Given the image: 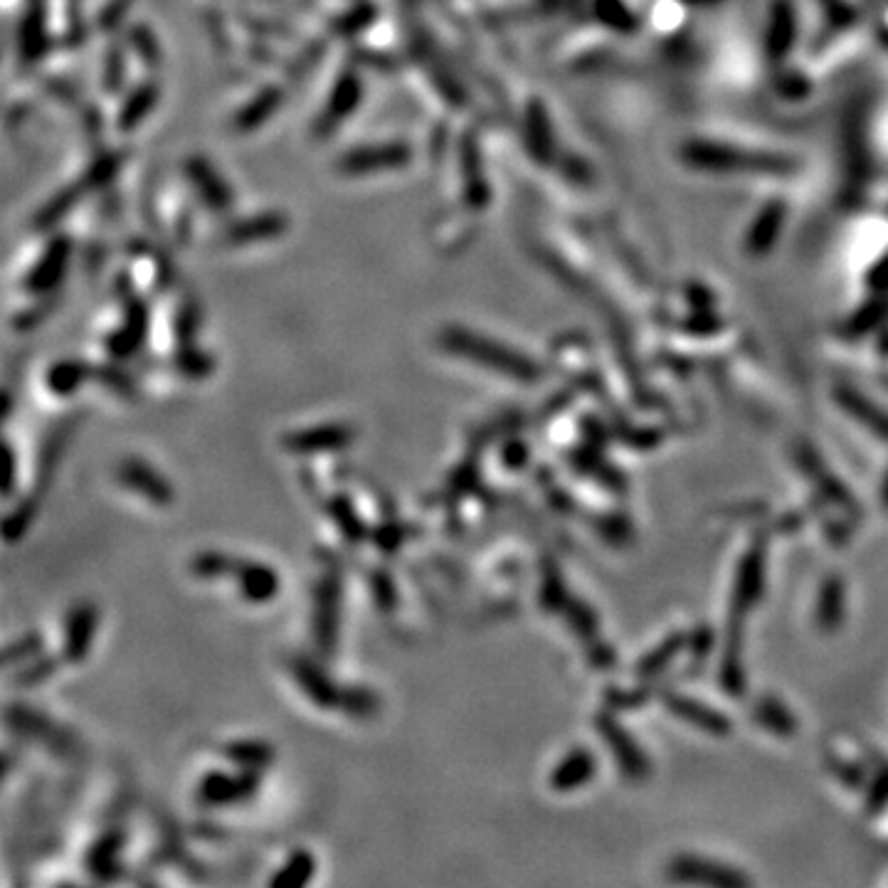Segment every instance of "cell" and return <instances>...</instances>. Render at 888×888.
<instances>
[{"label":"cell","mask_w":888,"mask_h":888,"mask_svg":"<svg viewBox=\"0 0 888 888\" xmlns=\"http://www.w3.org/2000/svg\"><path fill=\"white\" fill-rule=\"evenodd\" d=\"M440 346L444 351L454 353L459 358L479 363V366L496 370V373L514 378L518 383H538L541 380V368L536 361L523 356L516 348L504 346L499 341L481 336L477 331H469L464 326H447L440 333Z\"/></svg>","instance_id":"1"},{"label":"cell","mask_w":888,"mask_h":888,"mask_svg":"<svg viewBox=\"0 0 888 888\" xmlns=\"http://www.w3.org/2000/svg\"><path fill=\"white\" fill-rule=\"evenodd\" d=\"M684 158L691 166L708 168V171H736V173H787L795 163L787 156L763 151H748L738 146L703 144L694 141L684 148Z\"/></svg>","instance_id":"2"},{"label":"cell","mask_w":888,"mask_h":888,"mask_svg":"<svg viewBox=\"0 0 888 888\" xmlns=\"http://www.w3.org/2000/svg\"><path fill=\"white\" fill-rule=\"evenodd\" d=\"M412 161V148L405 141H388V144L351 148L338 161V171L343 176H366L375 171H398Z\"/></svg>","instance_id":"3"},{"label":"cell","mask_w":888,"mask_h":888,"mask_svg":"<svg viewBox=\"0 0 888 888\" xmlns=\"http://www.w3.org/2000/svg\"><path fill=\"white\" fill-rule=\"evenodd\" d=\"M597 733L605 740V745L610 748V753L615 755L617 765H620L622 775L629 780H644L649 775V760L644 755V750L639 748V743L629 736V731L617 721L612 713H600L595 718Z\"/></svg>","instance_id":"4"},{"label":"cell","mask_w":888,"mask_h":888,"mask_svg":"<svg viewBox=\"0 0 888 888\" xmlns=\"http://www.w3.org/2000/svg\"><path fill=\"white\" fill-rule=\"evenodd\" d=\"M669 879L679 881V884H699V886H716V888H740L748 886L740 871L733 866L718 864V861L703 859V856H676L669 864Z\"/></svg>","instance_id":"5"},{"label":"cell","mask_w":888,"mask_h":888,"mask_svg":"<svg viewBox=\"0 0 888 888\" xmlns=\"http://www.w3.org/2000/svg\"><path fill=\"white\" fill-rule=\"evenodd\" d=\"M765 592V553L763 548H750L740 558L736 568V580H733V617L736 622L743 615H748L760 602Z\"/></svg>","instance_id":"6"},{"label":"cell","mask_w":888,"mask_h":888,"mask_svg":"<svg viewBox=\"0 0 888 888\" xmlns=\"http://www.w3.org/2000/svg\"><path fill=\"white\" fill-rule=\"evenodd\" d=\"M314 639L321 654H331L338 637V610H341V583L333 573L324 575L314 595Z\"/></svg>","instance_id":"7"},{"label":"cell","mask_w":888,"mask_h":888,"mask_svg":"<svg viewBox=\"0 0 888 888\" xmlns=\"http://www.w3.org/2000/svg\"><path fill=\"white\" fill-rule=\"evenodd\" d=\"M259 787L257 770H242L237 775L210 773L200 780L198 797L208 807H225L235 802H245L255 795Z\"/></svg>","instance_id":"8"},{"label":"cell","mask_w":888,"mask_h":888,"mask_svg":"<svg viewBox=\"0 0 888 888\" xmlns=\"http://www.w3.org/2000/svg\"><path fill=\"white\" fill-rule=\"evenodd\" d=\"M353 427L346 422H324V425L306 427V430L289 432L284 435L282 447L296 454H316V452H336L353 442Z\"/></svg>","instance_id":"9"},{"label":"cell","mask_w":888,"mask_h":888,"mask_svg":"<svg viewBox=\"0 0 888 888\" xmlns=\"http://www.w3.org/2000/svg\"><path fill=\"white\" fill-rule=\"evenodd\" d=\"M664 703H666V708H669L671 716L681 718V721L689 723V726H694V728H699V731L708 733V736H713V738L731 736L733 723L728 721V716H723L718 708L708 706V703H703L699 699H691V696H684V694L666 696Z\"/></svg>","instance_id":"10"},{"label":"cell","mask_w":888,"mask_h":888,"mask_svg":"<svg viewBox=\"0 0 888 888\" xmlns=\"http://www.w3.org/2000/svg\"><path fill=\"white\" fill-rule=\"evenodd\" d=\"M72 245L65 235L55 237L50 245L45 247L42 257L37 259L35 267L30 269L28 279H25V289L33 294H50L55 292L57 284L65 277V269L70 264Z\"/></svg>","instance_id":"11"},{"label":"cell","mask_w":888,"mask_h":888,"mask_svg":"<svg viewBox=\"0 0 888 888\" xmlns=\"http://www.w3.org/2000/svg\"><path fill=\"white\" fill-rule=\"evenodd\" d=\"M361 97H363L361 77H358L356 72H343L341 77H338V82L333 84L324 114H321L319 124H316V134L329 136L333 129H338V126L358 109Z\"/></svg>","instance_id":"12"},{"label":"cell","mask_w":888,"mask_h":888,"mask_svg":"<svg viewBox=\"0 0 888 888\" xmlns=\"http://www.w3.org/2000/svg\"><path fill=\"white\" fill-rule=\"evenodd\" d=\"M292 674L299 681V686L304 689V694L309 696L316 706L321 708H341L343 699H346V686H338L336 681L321 669L319 664H314L311 659H294L292 662Z\"/></svg>","instance_id":"13"},{"label":"cell","mask_w":888,"mask_h":888,"mask_svg":"<svg viewBox=\"0 0 888 888\" xmlns=\"http://www.w3.org/2000/svg\"><path fill=\"white\" fill-rule=\"evenodd\" d=\"M99 622V610L89 600L77 602L65 622V659L67 662H84L92 647L94 629Z\"/></svg>","instance_id":"14"},{"label":"cell","mask_w":888,"mask_h":888,"mask_svg":"<svg viewBox=\"0 0 888 888\" xmlns=\"http://www.w3.org/2000/svg\"><path fill=\"white\" fill-rule=\"evenodd\" d=\"M116 477H119L121 484L139 491L141 496H146L148 501H153V504L158 506H168L173 504V499H176V496H173V486L168 484V479H163L156 469L148 467V464L141 462V459H124V462L119 464V474H116Z\"/></svg>","instance_id":"15"},{"label":"cell","mask_w":888,"mask_h":888,"mask_svg":"<svg viewBox=\"0 0 888 888\" xmlns=\"http://www.w3.org/2000/svg\"><path fill=\"white\" fill-rule=\"evenodd\" d=\"M232 580L240 585V592L250 602H269L279 592V575L269 565L255 563V560H235Z\"/></svg>","instance_id":"16"},{"label":"cell","mask_w":888,"mask_h":888,"mask_svg":"<svg viewBox=\"0 0 888 888\" xmlns=\"http://www.w3.org/2000/svg\"><path fill=\"white\" fill-rule=\"evenodd\" d=\"M8 721L13 723L18 731L28 733V736H33L37 740H42V743L50 745L55 753H72V750L77 748V743H74V738L70 736V733H65L62 728H57L50 718L37 716V713H33L30 708H25V706L10 708Z\"/></svg>","instance_id":"17"},{"label":"cell","mask_w":888,"mask_h":888,"mask_svg":"<svg viewBox=\"0 0 888 888\" xmlns=\"http://www.w3.org/2000/svg\"><path fill=\"white\" fill-rule=\"evenodd\" d=\"M834 403L842 407L849 417H854L859 425H864L866 430H871L876 437L888 442V412L884 407L871 403L866 395H861L859 390L849 388V385H839V388H834Z\"/></svg>","instance_id":"18"},{"label":"cell","mask_w":888,"mask_h":888,"mask_svg":"<svg viewBox=\"0 0 888 888\" xmlns=\"http://www.w3.org/2000/svg\"><path fill=\"white\" fill-rule=\"evenodd\" d=\"M595 773H597L595 755H592L588 748H575L555 765L551 780L548 782H551L555 792L565 795V792H575L583 785H588L592 777H595Z\"/></svg>","instance_id":"19"},{"label":"cell","mask_w":888,"mask_h":888,"mask_svg":"<svg viewBox=\"0 0 888 888\" xmlns=\"http://www.w3.org/2000/svg\"><path fill=\"white\" fill-rule=\"evenodd\" d=\"M289 227V220L284 213H262L252 215L247 220L232 222L225 230L227 245H252V242L274 240Z\"/></svg>","instance_id":"20"},{"label":"cell","mask_w":888,"mask_h":888,"mask_svg":"<svg viewBox=\"0 0 888 888\" xmlns=\"http://www.w3.org/2000/svg\"><path fill=\"white\" fill-rule=\"evenodd\" d=\"M185 173H188L193 188L203 195L205 203L213 210H227L232 205V193L227 188L225 181L215 173V168L205 161L203 156H193L185 163Z\"/></svg>","instance_id":"21"},{"label":"cell","mask_w":888,"mask_h":888,"mask_svg":"<svg viewBox=\"0 0 888 888\" xmlns=\"http://www.w3.org/2000/svg\"><path fill=\"white\" fill-rule=\"evenodd\" d=\"M844 602H847V590H844V580L839 575H829L824 578V583L819 585L817 595V607H814V620L822 632H834L844 620Z\"/></svg>","instance_id":"22"},{"label":"cell","mask_w":888,"mask_h":888,"mask_svg":"<svg viewBox=\"0 0 888 888\" xmlns=\"http://www.w3.org/2000/svg\"><path fill=\"white\" fill-rule=\"evenodd\" d=\"M146 329H148V311L141 301H136V304H131L129 311H126L124 326L109 336L107 343L109 351L114 353L116 358L131 356V353H134L136 348H141V343H144Z\"/></svg>","instance_id":"23"},{"label":"cell","mask_w":888,"mask_h":888,"mask_svg":"<svg viewBox=\"0 0 888 888\" xmlns=\"http://www.w3.org/2000/svg\"><path fill=\"white\" fill-rule=\"evenodd\" d=\"M753 718L758 721V726H763L773 736L792 738L797 733V718L792 716V711L785 703L773 699V696H763V699L755 703Z\"/></svg>","instance_id":"24"},{"label":"cell","mask_w":888,"mask_h":888,"mask_svg":"<svg viewBox=\"0 0 888 888\" xmlns=\"http://www.w3.org/2000/svg\"><path fill=\"white\" fill-rule=\"evenodd\" d=\"M782 220H785V205L782 203H770L763 213L758 215V220L753 222L748 235V250L753 255H763L770 247L775 245L777 235H780Z\"/></svg>","instance_id":"25"},{"label":"cell","mask_w":888,"mask_h":888,"mask_svg":"<svg viewBox=\"0 0 888 888\" xmlns=\"http://www.w3.org/2000/svg\"><path fill=\"white\" fill-rule=\"evenodd\" d=\"M156 102H158L156 84H141V87H136L134 92L124 99V104H121L119 114H116V126H119L121 131H134L136 126L151 114Z\"/></svg>","instance_id":"26"},{"label":"cell","mask_w":888,"mask_h":888,"mask_svg":"<svg viewBox=\"0 0 888 888\" xmlns=\"http://www.w3.org/2000/svg\"><path fill=\"white\" fill-rule=\"evenodd\" d=\"M721 686L728 696L740 699L745 691V671H743V659H740V634H738V622L733 625V632L728 634L726 649H723L721 659Z\"/></svg>","instance_id":"27"},{"label":"cell","mask_w":888,"mask_h":888,"mask_svg":"<svg viewBox=\"0 0 888 888\" xmlns=\"http://www.w3.org/2000/svg\"><path fill=\"white\" fill-rule=\"evenodd\" d=\"M222 753H225V758L230 760V763H235L237 768L257 770V773L267 768V765L274 760L272 745L264 743V740H252V738L232 740V743H227L225 748H222Z\"/></svg>","instance_id":"28"},{"label":"cell","mask_w":888,"mask_h":888,"mask_svg":"<svg viewBox=\"0 0 888 888\" xmlns=\"http://www.w3.org/2000/svg\"><path fill=\"white\" fill-rule=\"evenodd\" d=\"M282 97H284L282 89H277V87L262 89V92H259L250 104H245V107L240 109V114L235 116V126L240 131L259 129V126H262L264 121L274 114V111L282 107Z\"/></svg>","instance_id":"29"},{"label":"cell","mask_w":888,"mask_h":888,"mask_svg":"<svg viewBox=\"0 0 888 888\" xmlns=\"http://www.w3.org/2000/svg\"><path fill=\"white\" fill-rule=\"evenodd\" d=\"M686 637L684 634H669L664 642H659L657 647L649 654H644L637 664V676L639 679H654V676L664 674V669L684 652Z\"/></svg>","instance_id":"30"},{"label":"cell","mask_w":888,"mask_h":888,"mask_svg":"<svg viewBox=\"0 0 888 888\" xmlns=\"http://www.w3.org/2000/svg\"><path fill=\"white\" fill-rule=\"evenodd\" d=\"M526 136L528 146L536 153L538 161H548L553 151V131H551V119H548L546 107L541 102H531L526 114Z\"/></svg>","instance_id":"31"},{"label":"cell","mask_w":888,"mask_h":888,"mask_svg":"<svg viewBox=\"0 0 888 888\" xmlns=\"http://www.w3.org/2000/svg\"><path fill=\"white\" fill-rule=\"evenodd\" d=\"M89 378H92V366L67 358V361H57L55 366L47 370V388L55 395H60V398H67V395H72Z\"/></svg>","instance_id":"32"},{"label":"cell","mask_w":888,"mask_h":888,"mask_svg":"<svg viewBox=\"0 0 888 888\" xmlns=\"http://www.w3.org/2000/svg\"><path fill=\"white\" fill-rule=\"evenodd\" d=\"M314 871H316V859L309 854V851H294L287 861L282 864V869L269 879V886H277V888H299L304 884H309L314 879Z\"/></svg>","instance_id":"33"},{"label":"cell","mask_w":888,"mask_h":888,"mask_svg":"<svg viewBox=\"0 0 888 888\" xmlns=\"http://www.w3.org/2000/svg\"><path fill=\"white\" fill-rule=\"evenodd\" d=\"M326 511H329V516L333 518V523H336V526L341 528L343 538H346L348 543H363V541H366V538H368L366 523L361 521V516L356 514V509H353V504L346 499V496H333L329 504H326Z\"/></svg>","instance_id":"34"},{"label":"cell","mask_w":888,"mask_h":888,"mask_svg":"<svg viewBox=\"0 0 888 888\" xmlns=\"http://www.w3.org/2000/svg\"><path fill=\"white\" fill-rule=\"evenodd\" d=\"M802 467H805L807 477H812L814 481H817V486L824 491V496H827V499H832L834 504L854 506V499H851V494H847V489H844V486L839 484L832 474L824 472L822 464H819L810 452H802Z\"/></svg>","instance_id":"35"},{"label":"cell","mask_w":888,"mask_h":888,"mask_svg":"<svg viewBox=\"0 0 888 888\" xmlns=\"http://www.w3.org/2000/svg\"><path fill=\"white\" fill-rule=\"evenodd\" d=\"M235 560L237 558L220 551H203L190 560V573H193L195 578L203 580L230 578L232 568H235Z\"/></svg>","instance_id":"36"},{"label":"cell","mask_w":888,"mask_h":888,"mask_svg":"<svg viewBox=\"0 0 888 888\" xmlns=\"http://www.w3.org/2000/svg\"><path fill=\"white\" fill-rule=\"evenodd\" d=\"M570 595L565 590V580L560 575L558 565L546 563L543 568V583H541V605L548 612H563V607L568 605Z\"/></svg>","instance_id":"37"},{"label":"cell","mask_w":888,"mask_h":888,"mask_svg":"<svg viewBox=\"0 0 888 888\" xmlns=\"http://www.w3.org/2000/svg\"><path fill=\"white\" fill-rule=\"evenodd\" d=\"M119 847H121V839L116 837V834L104 837L102 842L94 847L92 854H89V866H92L89 871H92L94 876H102V879H111V876L116 874L114 859H116V854H119Z\"/></svg>","instance_id":"38"},{"label":"cell","mask_w":888,"mask_h":888,"mask_svg":"<svg viewBox=\"0 0 888 888\" xmlns=\"http://www.w3.org/2000/svg\"><path fill=\"white\" fill-rule=\"evenodd\" d=\"M378 696L363 686H346V699H343L341 711L353 718H370L378 713Z\"/></svg>","instance_id":"39"},{"label":"cell","mask_w":888,"mask_h":888,"mask_svg":"<svg viewBox=\"0 0 888 888\" xmlns=\"http://www.w3.org/2000/svg\"><path fill=\"white\" fill-rule=\"evenodd\" d=\"M563 615L568 617L570 625L578 629V634H583V637H595L597 617H595V612H592L590 607L585 605V602H580V600H575V597H570L568 605L563 607Z\"/></svg>","instance_id":"40"},{"label":"cell","mask_w":888,"mask_h":888,"mask_svg":"<svg viewBox=\"0 0 888 888\" xmlns=\"http://www.w3.org/2000/svg\"><path fill=\"white\" fill-rule=\"evenodd\" d=\"M77 198H79V190L77 188L62 190V193L57 195V198H52L50 203H47L45 208H42V213L37 215V225L47 227V225H52V222H55V220H60L62 215H65L67 210L72 208L74 200H77Z\"/></svg>","instance_id":"41"},{"label":"cell","mask_w":888,"mask_h":888,"mask_svg":"<svg viewBox=\"0 0 888 888\" xmlns=\"http://www.w3.org/2000/svg\"><path fill=\"white\" fill-rule=\"evenodd\" d=\"M866 812L879 814L888 807V768H881L866 790Z\"/></svg>","instance_id":"42"},{"label":"cell","mask_w":888,"mask_h":888,"mask_svg":"<svg viewBox=\"0 0 888 888\" xmlns=\"http://www.w3.org/2000/svg\"><path fill=\"white\" fill-rule=\"evenodd\" d=\"M42 637H37V634H25V637H20L18 642H13V644H8V649H5V666H13V664H18L20 659H30V657H37V654L42 652Z\"/></svg>","instance_id":"43"},{"label":"cell","mask_w":888,"mask_h":888,"mask_svg":"<svg viewBox=\"0 0 888 888\" xmlns=\"http://www.w3.org/2000/svg\"><path fill=\"white\" fill-rule=\"evenodd\" d=\"M178 366H181L183 373L190 375V378H205V375L213 370V361H210L205 353L200 351L195 353V348L188 346L181 348V353H178Z\"/></svg>","instance_id":"44"},{"label":"cell","mask_w":888,"mask_h":888,"mask_svg":"<svg viewBox=\"0 0 888 888\" xmlns=\"http://www.w3.org/2000/svg\"><path fill=\"white\" fill-rule=\"evenodd\" d=\"M198 309L193 304H183L181 311H178V321H176V341L181 343V348L193 346V336L198 331Z\"/></svg>","instance_id":"45"},{"label":"cell","mask_w":888,"mask_h":888,"mask_svg":"<svg viewBox=\"0 0 888 888\" xmlns=\"http://www.w3.org/2000/svg\"><path fill=\"white\" fill-rule=\"evenodd\" d=\"M370 588H373L375 602H378L383 610H390V607L398 602V595H395V583L383 573V570H378V573L370 578Z\"/></svg>","instance_id":"46"},{"label":"cell","mask_w":888,"mask_h":888,"mask_svg":"<svg viewBox=\"0 0 888 888\" xmlns=\"http://www.w3.org/2000/svg\"><path fill=\"white\" fill-rule=\"evenodd\" d=\"M131 45L136 47V52H139V55L146 57V65L156 67L158 62H161V52H158L156 40H153V35L148 33L146 28L131 30Z\"/></svg>","instance_id":"47"},{"label":"cell","mask_w":888,"mask_h":888,"mask_svg":"<svg viewBox=\"0 0 888 888\" xmlns=\"http://www.w3.org/2000/svg\"><path fill=\"white\" fill-rule=\"evenodd\" d=\"M92 378H99L104 385L114 388L119 395H131L134 393V385L131 380L121 373L119 368H111V366H97L92 368Z\"/></svg>","instance_id":"48"},{"label":"cell","mask_w":888,"mask_h":888,"mask_svg":"<svg viewBox=\"0 0 888 888\" xmlns=\"http://www.w3.org/2000/svg\"><path fill=\"white\" fill-rule=\"evenodd\" d=\"M55 669H57V659H52V657H40V662L30 664L28 669L20 671L18 679H15V681H18V684H23V686L40 684V681H45L47 676H50Z\"/></svg>","instance_id":"49"},{"label":"cell","mask_w":888,"mask_h":888,"mask_svg":"<svg viewBox=\"0 0 888 888\" xmlns=\"http://www.w3.org/2000/svg\"><path fill=\"white\" fill-rule=\"evenodd\" d=\"M407 531H410V528L390 523V526H383L378 533H375V541H378V546H383L385 551H393V548L400 546V541L407 536Z\"/></svg>","instance_id":"50"},{"label":"cell","mask_w":888,"mask_h":888,"mask_svg":"<svg viewBox=\"0 0 888 888\" xmlns=\"http://www.w3.org/2000/svg\"><path fill=\"white\" fill-rule=\"evenodd\" d=\"M370 18H373V8H370V5H363V8L353 10V13H348L346 18L341 20V33L353 35L356 30H363L370 23Z\"/></svg>","instance_id":"51"},{"label":"cell","mask_w":888,"mask_h":888,"mask_svg":"<svg viewBox=\"0 0 888 888\" xmlns=\"http://www.w3.org/2000/svg\"><path fill=\"white\" fill-rule=\"evenodd\" d=\"M501 457H504V464L509 469H521L523 464L528 462V447L521 440H514V442L506 444Z\"/></svg>","instance_id":"52"},{"label":"cell","mask_w":888,"mask_h":888,"mask_svg":"<svg viewBox=\"0 0 888 888\" xmlns=\"http://www.w3.org/2000/svg\"><path fill=\"white\" fill-rule=\"evenodd\" d=\"M104 77H107V87L109 89L119 87L121 77H124V62H121V52H116V50L109 52L107 72H104Z\"/></svg>","instance_id":"53"},{"label":"cell","mask_w":888,"mask_h":888,"mask_svg":"<svg viewBox=\"0 0 888 888\" xmlns=\"http://www.w3.org/2000/svg\"><path fill=\"white\" fill-rule=\"evenodd\" d=\"M625 442L632 444V447H639V449L657 447V444L662 442V432H659V430H642V432H639V435L625 437Z\"/></svg>","instance_id":"54"},{"label":"cell","mask_w":888,"mask_h":888,"mask_svg":"<svg viewBox=\"0 0 888 888\" xmlns=\"http://www.w3.org/2000/svg\"><path fill=\"white\" fill-rule=\"evenodd\" d=\"M869 284H871V289H876V292H886L888 289V255L881 259L874 269H871Z\"/></svg>","instance_id":"55"},{"label":"cell","mask_w":888,"mask_h":888,"mask_svg":"<svg viewBox=\"0 0 888 888\" xmlns=\"http://www.w3.org/2000/svg\"><path fill=\"white\" fill-rule=\"evenodd\" d=\"M5 469H8V474H5V496H10L15 484V454L10 444H5Z\"/></svg>","instance_id":"56"},{"label":"cell","mask_w":888,"mask_h":888,"mask_svg":"<svg viewBox=\"0 0 888 888\" xmlns=\"http://www.w3.org/2000/svg\"><path fill=\"white\" fill-rule=\"evenodd\" d=\"M881 504H884V509H888V472L884 481H881Z\"/></svg>","instance_id":"57"}]
</instances>
